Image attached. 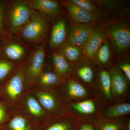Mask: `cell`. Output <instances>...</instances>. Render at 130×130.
Here are the masks:
<instances>
[{
	"label": "cell",
	"instance_id": "6da1fadb",
	"mask_svg": "<svg viewBox=\"0 0 130 130\" xmlns=\"http://www.w3.org/2000/svg\"><path fill=\"white\" fill-rule=\"evenodd\" d=\"M26 60L19 65L11 76L0 87L2 101L14 109H17L20 99L26 92Z\"/></svg>",
	"mask_w": 130,
	"mask_h": 130
},
{
	"label": "cell",
	"instance_id": "7a4b0ae2",
	"mask_svg": "<svg viewBox=\"0 0 130 130\" xmlns=\"http://www.w3.org/2000/svg\"><path fill=\"white\" fill-rule=\"evenodd\" d=\"M34 10L26 1H10L5 6V21L8 34H17L30 19Z\"/></svg>",
	"mask_w": 130,
	"mask_h": 130
},
{
	"label": "cell",
	"instance_id": "3957f363",
	"mask_svg": "<svg viewBox=\"0 0 130 130\" xmlns=\"http://www.w3.org/2000/svg\"><path fill=\"white\" fill-rule=\"evenodd\" d=\"M49 27L48 17L34 10L30 20L16 34L28 44L38 45L44 42Z\"/></svg>",
	"mask_w": 130,
	"mask_h": 130
},
{
	"label": "cell",
	"instance_id": "277c9868",
	"mask_svg": "<svg viewBox=\"0 0 130 130\" xmlns=\"http://www.w3.org/2000/svg\"><path fill=\"white\" fill-rule=\"evenodd\" d=\"M66 112L80 122L93 123L102 117L105 107L94 97L65 104Z\"/></svg>",
	"mask_w": 130,
	"mask_h": 130
},
{
	"label": "cell",
	"instance_id": "5b68a950",
	"mask_svg": "<svg viewBox=\"0 0 130 130\" xmlns=\"http://www.w3.org/2000/svg\"><path fill=\"white\" fill-rule=\"evenodd\" d=\"M45 44H38L29 54L26 60L25 85L26 92L32 88L38 77L45 66Z\"/></svg>",
	"mask_w": 130,
	"mask_h": 130
},
{
	"label": "cell",
	"instance_id": "8992f818",
	"mask_svg": "<svg viewBox=\"0 0 130 130\" xmlns=\"http://www.w3.org/2000/svg\"><path fill=\"white\" fill-rule=\"evenodd\" d=\"M28 91L37 99L48 117L60 115L66 112L59 88L46 90L31 89Z\"/></svg>",
	"mask_w": 130,
	"mask_h": 130
},
{
	"label": "cell",
	"instance_id": "52a82bcc",
	"mask_svg": "<svg viewBox=\"0 0 130 130\" xmlns=\"http://www.w3.org/2000/svg\"><path fill=\"white\" fill-rule=\"evenodd\" d=\"M60 94L65 104L79 101L94 97L92 90L72 78L63 81L59 88Z\"/></svg>",
	"mask_w": 130,
	"mask_h": 130
},
{
	"label": "cell",
	"instance_id": "ba28073f",
	"mask_svg": "<svg viewBox=\"0 0 130 130\" xmlns=\"http://www.w3.org/2000/svg\"><path fill=\"white\" fill-rule=\"evenodd\" d=\"M17 109L27 118L36 124L48 117L37 99L29 91H26L19 103Z\"/></svg>",
	"mask_w": 130,
	"mask_h": 130
},
{
	"label": "cell",
	"instance_id": "9c48e42d",
	"mask_svg": "<svg viewBox=\"0 0 130 130\" xmlns=\"http://www.w3.org/2000/svg\"><path fill=\"white\" fill-rule=\"evenodd\" d=\"M94 97L107 107L114 104L112 93L111 75L109 70L101 69L98 72L91 88Z\"/></svg>",
	"mask_w": 130,
	"mask_h": 130
},
{
	"label": "cell",
	"instance_id": "30bf717a",
	"mask_svg": "<svg viewBox=\"0 0 130 130\" xmlns=\"http://www.w3.org/2000/svg\"><path fill=\"white\" fill-rule=\"evenodd\" d=\"M29 55L27 49L18 39L9 35L3 41L0 48L1 58L20 64L27 59Z\"/></svg>",
	"mask_w": 130,
	"mask_h": 130
},
{
	"label": "cell",
	"instance_id": "8fae6325",
	"mask_svg": "<svg viewBox=\"0 0 130 130\" xmlns=\"http://www.w3.org/2000/svg\"><path fill=\"white\" fill-rule=\"evenodd\" d=\"M105 30L117 51H125L130 45V30L129 26L124 23L112 24Z\"/></svg>",
	"mask_w": 130,
	"mask_h": 130
},
{
	"label": "cell",
	"instance_id": "7c38bea8",
	"mask_svg": "<svg viewBox=\"0 0 130 130\" xmlns=\"http://www.w3.org/2000/svg\"><path fill=\"white\" fill-rule=\"evenodd\" d=\"M81 122L66 112L60 115L48 117L37 125L36 130H75Z\"/></svg>",
	"mask_w": 130,
	"mask_h": 130
},
{
	"label": "cell",
	"instance_id": "4fadbf2b",
	"mask_svg": "<svg viewBox=\"0 0 130 130\" xmlns=\"http://www.w3.org/2000/svg\"><path fill=\"white\" fill-rule=\"evenodd\" d=\"M85 58L79 63L73 65V71L71 77L91 89L95 82L98 71L91 59Z\"/></svg>",
	"mask_w": 130,
	"mask_h": 130
},
{
	"label": "cell",
	"instance_id": "5bb4252c",
	"mask_svg": "<svg viewBox=\"0 0 130 130\" xmlns=\"http://www.w3.org/2000/svg\"><path fill=\"white\" fill-rule=\"evenodd\" d=\"M109 71L115 103L124 102L128 93L129 84L128 80L123 72L116 67L111 68Z\"/></svg>",
	"mask_w": 130,
	"mask_h": 130
},
{
	"label": "cell",
	"instance_id": "9a60e30c",
	"mask_svg": "<svg viewBox=\"0 0 130 130\" xmlns=\"http://www.w3.org/2000/svg\"><path fill=\"white\" fill-rule=\"evenodd\" d=\"M63 82V80L48 66L45 65L30 90H46L55 89L59 88Z\"/></svg>",
	"mask_w": 130,
	"mask_h": 130
},
{
	"label": "cell",
	"instance_id": "2e32d148",
	"mask_svg": "<svg viewBox=\"0 0 130 130\" xmlns=\"http://www.w3.org/2000/svg\"><path fill=\"white\" fill-rule=\"evenodd\" d=\"M94 23H76L72 26L67 39V42L83 48L94 29Z\"/></svg>",
	"mask_w": 130,
	"mask_h": 130
},
{
	"label": "cell",
	"instance_id": "e0dca14e",
	"mask_svg": "<svg viewBox=\"0 0 130 130\" xmlns=\"http://www.w3.org/2000/svg\"><path fill=\"white\" fill-rule=\"evenodd\" d=\"M60 1L62 5L67 9L71 18L76 23H93L100 20V14L93 13L81 8L70 1Z\"/></svg>",
	"mask_w": 130,
	"mask_h": 130
},
{
	"label": "cell",
	"instance_id": "ac0fdd59",
	"mask_svg": "<svg viewBox=\"0 0 130 130\" xmlns=\"http://www.w3.org/2000/svg\"><path fill=\"white\" fill-rule=\"evenodd\" d=\"M105 30L99 27L93 29L88 41L83 47V53L85 58L93 60L98 50L101 45L107 41Z\"/></svg>",
	"mask_w": 130,
	"mask_h": 130
},
{
	"label": "cell",
	"instance_id": "d6986e66",
	"mask_svg": "<svg viewBox=\"0 0 130 130\" xmlns=\"http://www.w3.org/2000/svg\"><path fill=\"white\" fill-rule=\"evenodd\" d=\"M52 65L49 67L63 81L71 77L73 65L69 63L59 51L53 53L51 57Z\"/></svg>",
	"mask_w": 130,
	"mask_h": 130
},
{
	"label": "cell",
	"instance_id": "ffe728a7",
	"mask_svg": "<svg viewBox=\"0 0 130 130\" xmlns=\"http://www.w3.org/2000/svg\"><path fill=\"white\" fill-rule=\"evenodd\" d=\"M27 1L31 9L49 17L59 15L61 8L59 2L53 0H28Z\"/></svg>",
	"mask_w": 130,
	"mask_h": 130
},
{
	"label": "cell",
	"instance_id": "44dd1931",
	"mask_svg": "<svg viewBox=\"0 0 130 130\" xmlns=\"http://www.w3.org/2000/svg\"><path fill=\"white\" fill-rule=\"evenodd\" d=\"M35 124L16 109L10 120L0 130H36Z\"/></svg>",
	"mask_w": 130,
	"mask_h": 130
},
{
	"label": "cell",
	"instance_id": "7402d4cb",
	"mask_svg": "<svg viewBox=\"0 0 130 130\" xmlns=\"http://www.w3.org/2000/svg\"><path fill=\"white\" fill-rule=\"evenodd\" d=\"M67 39L66 23L64 19L58 20L52 28L50 37V48L55 49L64 44Z\"/></svg>",
	"mask_w": 130,
	"mask_h": 130
},
{
	"label": "cell",
	"instance_id": "603a6c76",
	"mask_svg": "<svg viewBox=\"0 0 130 130\" xmlns=\"http://www.w3.org/2000/svg\"><path fill=\"white\" fill-rule=\"evenodd\" d=\"M130 113V103L124 102L106 107L103 112L102 117L108 119H120Z\"/></svg>",
	"mask_w": 130,
	"mask_h": 130
},
{
	"label": "cell",
	"instance_id": "cb8c5ba5",
	"mask_svg": "<svg viewBox=\"0 0 130 130\" xmlns=\"http://www.w3.org/2000/svg\"><path fill=\"white\" fill-rule=\"evenodd\" d=\"M58 51L72 65L79 63L85 58L81 48L67 42L60 47Z\"/></svg>",
	"mask_w": 130,
	"mask_h": 130
},
{
	"label": "cell",
	"instance_id": "d4e9b609",
	"mask_svg": "<svg viewBox=\"0 0 130 130\" xmlns=\"http://www.w3.org/2000/svg\"><path fill=\"white\" fill-rule=\"evenodd\" d=\"M126 118L108 119L102 117L93 123L95 130H120Z\"/></svg>",
	"mask_w": 130,
	"mask_h": 130
},
{
	"label": "cell",
	"instance_id": "484cf974",
	"mask_svg": "<svg viewBox=\"0 0 130 130\" xmlns=\"http://www.w3.org/2000/svg\"><path fill=\"white\" fill-rule=\"evenodd\" d=\"M110 57V46L107 41L102 44L98 50L93 60L96 64L101 66H104L109 63Z\"/></svg>",
	"mask_w": 130,
	"mask_h": 130
},
{
	"label": "cell",
	"instance_id": "4316f807",
	"mask_svg": "<svg viewBox=\"0 0 130 130\" xmlns=\"http://www.w3.org/2000/svg\"><path fill=\"white\" fill-rule=\"evenodd\" d=\"M20 64L0 57V84L4 83L11 76Z\"/></svg>",
	"mask_w": 130,
	"mask_h": 130
},
{
	"label": "cell",
	"instance_id": "83f0119b",
	"mask_svg": "<svg viewBox=\"0 0 130 130\" xmlns=\"http://www.w3.org/2000/svg\"><path fill=\"white\" fill-rule=\"evenodd\" d=\"M14 109L3 102H0V128L9 121L14 112Z\"/></svg>",
	"mask_w": 130,
	"mask_h": 130
},
{
	"label": "cell",
	"instance_id": "f1b7e54d",
	"mask_svg": "<svg viewBox=\"0 0 130 130\" xmlns=\"http://www.w3.org/2000/svg\"><path fill=\"white\" fill-rule=\"evenodd\" d=\"M71 2L74 3L81 8L89 11L100 14L101 11L93 3L88 0H70Z\"/></svg>",
	"mask_w": 130,
	"mask_h": 130
},
{
	"label": "cell",
	"instance_id": "f546056e",
	"mask_svg": "<svg viewBox=\"0 0 130 130\" xmlns=\"http://www.w3.org/2000/svg\"><path fill=\"white\" fill-rule=\"evenodd\" d=\"M6 4L0 1V39H5L9 35L6 28L5 21V12Z\"/></svg>",
	"mask_w": 130,
	"mask_h": 130
},
{
	"label": "cell",
	"instance_id": "4dcf8cb0",
	"mask_svg": "<svg viewBox=\"0 0 130 130\" xmlns=\"http://www.w3.org/2000/svg\"><path fill=\"white\" fill-rule=\"evenodd\" d=\"M116 67L118 68L125 75L129 85L130 84V64L129 63H124L119 64Z\"/></svg>",
	"mask_w": 130,
	"mask_h": 130
},
{
	"label": "cell",
	"instance_id": "1f68e13d",
	"mask_svg": "<svg viewBox=\"0 0 130 130\" xmlns=\"http://www.w3.org/2000/svg\"><path fill=\"white\" fill-rule=\"evenodd\" d=\"M75 130H95L93 123L81 122L77 126Z\"/></svg>",
	"mask_w": 130,
	"mask_h": 130
},
{
	"label": "cell",
	"instance_id": "d6a6232c",
	"mask_svg": "<svg viewBox=\"0 0 130 130\" xmlns=\"http://www.w3.org/2000/svg\"><path fill=\"white\" fill-rule=\"evenodd\" d=\"M123 130H130V120L129 118L125 119Z\"/></svg>",
	"mask_w": 130,
	"mask_h": 130
},
{
	"label": "cell",
	"instance_id": "836d02e7",
	"mask_svg": "<svg viewBox=\"0 0 130 130\" xmlns=\"http://www.w3.org/2000/svg\"><path fill=\"white\" fill-rule=\"evenodd\" d=\"M4 39H0V48H1V46L2 43Z\"/></svg>",
	"mask_w": 130,
	"mask_h": 130
},
{
	"label": "cell",
	"instance_id": "e575fe53",
	"mask_svg": "<svg viewBox=\"0 0 130 130\" xmlns=\"http://www.w3.org/2000/svg\"><path fill=\"white\" fill-rule=\"evenodd\" d=\"M1 101V98H0V102Z\"/></svg>",
	"mask_w": 130,
	"mask_h": 130
},
{
	"label": "cell",
	"instance_id": "d590c367",
	"mask_svg": "<svg viewBox=\"0 0 130 130\" xmlns=\"http://www.w3.org/2000/svg\"><path fill=\"white\" fill-rule=\"evenodd\" d=\"M120 130H123V129H121Z\"/></svg>",
	"mask_w": 130,
	"mask_h": 130
}]
</instances>
